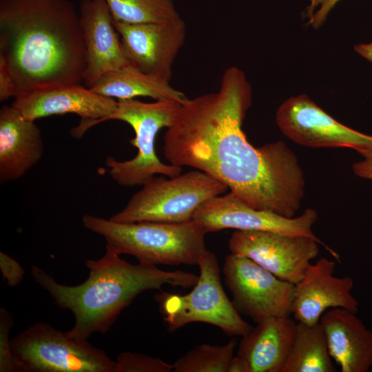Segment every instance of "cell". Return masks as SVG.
I'll list each match as a JSON object with an SVG mask.
<instances>
[{
	"mask_svg": "<svg viewBox=\"0 0 372 372\" xmlns=\"http://www.w3.org/2000/svg\"><path fill=\"white\" fill-rule=\"evenodd\" d=\"M251 101L245 73L227 68L218 92L181 103L165 133V156L219 180L252 208L293 218L304 197L302 169L283 141L258 147L248 141L242 126Z\"/></svg>",
	"mask_w": 372,
	"mask_h": 372,
	"instance_id": "obj_1",
	"label": "cell"
},
{
	"mask_svg": "<svg viewBox=\"0 0 372 372\" xmlns=\"http://www.w3.org/2000/svg\"><path fill=\"white\" fill-rule=\"evenodd\" d=\"M0 59L16 96L81 84L86 59L79 10L70 0H0Z\"/></svg>",
	"mask_w": 372,
	"mask_h": 372,
	"instance_id": "obj_2",
	"label": "cell"
},
{
	"mask_svg": "<svg viewBox=\"0 0 372 372\" xmlns=\"http://www.w3.org/2000/svg\"><path fill=\"white\" fill-rule=\"evenodd\" d=\"M99 260L86 259L88 278L81 285L68 286L56 282L43 269L32 265L34 281L45 289L60 307L71 311L74 324L67 334L87 340L95 332H107L121 312L142 292L173 287H193L198 276L180 270L164 271L154 265L132 264L106 245Z\"/></svg>",
	"mask_w": 372,
	"mask_h": 372,
	"instance_id": "obj_3",
	"label": "cell"
},
{
	"mask_svg": "<svg viewBox=\"0 0 372 372\" xmlns=\"http://www.w3.org/2000/svg\"><path fill=\"white\" fill-rule=\"evenodd\" d=\"M83 226L103 236L106 245L120 255L134 256L138 262L151 265H198L207 250V234L196 220L171 223L160 222L118 223L85 214Z\"/></svg>",
	"mask_w": 372,
	"mask_h": 372,
	"instance_id": "obj_4",
	"label": "cell"
},
{
	"mask_svg": "<svg viewBox=\"0 0 372 372\" xmlns=\"http://www.w3.org/2000/svg\"><path fill=\"white\" fill-rule=\"evenodd\" d=\"M181 103L174 100H158L144 103L136 99L118 100L116 110L103 121L118 120L129 124L135 137L130 143L137 154L125 161L108 158L106 165L112 178L123 187L143 185L156 174L178 176L182 167L162 163L155 152V139L159 131L173 123Z\"/></svg>",
	"mask_w": 372,
	"mask_h": 372,
	"instance_id": "obj_5",
	"label": "cell"
},
{
	"mask_svg": "<svg viewBox=\"0 0 372 372\" xmlns=\"http://www.w3.org/2000/svg\"><path fill=\"white\" fill-rule=\"evenodd\" d=\"M142 186L110 220L118 223L189 222L203 203L228 189L223 183L197 169L169 178L154 176Z\"/></svg>",
	"mask_w": 372,
	"mask_h": 372,
	"instance_id": "obj_6",
	"label": "cell"
},
{
	"mask_svg": "<svg viewBox=\"0 0 372 372\" xmlns=\"http://www.w3.org/2000/svg\"><path fill=\"white\" fill-rule=\"evenodd\" d=\"M198 266V280L189 293L162 291L155 295L167 329L175 331L189 323L200 322L214 325L229 336L247 335L253 327L241 318L225 293L216 256L207 249Z\"/></svg>",
	"mask_w": 372,
	"mask_h": 372,
	"instance_id": "obj_7",
	"label": "cell"
},
{
	"mask_svg": "<svg viewBox=\"0 0 372 372\" xmlns=\"http://www.w3.org/2000/svg\"><path fill=\"white\" fill-rule=\"evenodd\" d=\"M14 371L115 372L116 361L87 340L39 322L11 340Z\"/></svg>",
	"mask_w": 372,
	"mask_h": 372,
	"instance_id": "obj_8",
	"label": "cell"
},
{
	"mask_svg": "<svg viewBox=\"0 0 372 372\" xmlns=\"http://www.w3.org/2000/svg\"><path fill=\"white\" fill-rule=\"evenodd\" d=\"M223 273L240 313L256 323L292 314L293 284L238 254H230L225 258Z\"/></svg>",
	"mask_w": 372,
	"mask_h": 372,
	"instance_id": "obj_9",
	"label": "cell"
},
{
	"mask_svg": "<svg viewBox=\"0 0 372 372\" xmlns=\"http://www.w3.org/2000/svg\"><path fill=\"white\" fill-rule=\"evenodd\" d=\"M317 219L318 214L311 208H307L296 218H286L271 211L256 209L231 192L205 201L193 216V220L198 222L207 234L225 229H235L307 236L324 246L336 260H339V255L327 247L313 232L312 226Z\"/></svg>",
	"mask_w": 372,
	"mask_h": 372,
	"instance_id": "obj_10",
	"label": "cell"
},
{
	"mask_svg": "<svg viewBox=\"0 0 372 372\" xmlns=\"http://www.w3.org/2000/svg\"><path fill=\"white\" fill-rule=\"evenodd\" d=\"M309 237L269 231L236 230L228 242L231 254L245 256L278 278L297 283L319 254Z\"/></svg>",
	"mask_w": 372,
	"mask_h": 372,
	"instance_id": "obj_11",
	"label": "cell"
},
{
	"mask_svg": "<svg viewBox=\"0 0 372 372\" xmlns=\"http://www.w3.org/2000/svg\"><path fill=\"white\" fill-rule=\"evenodd\" d=\"M276 122L296 143L311 147L372 148V136L338 122L309 96H292L278 107Z\"/></svg>",
	"mask_w": 372,
	"mask_h": 372,
	"instance_id": "obj_12",
	"label": "cell"
},
{
	"mask_svg": "<svg viewBox=\"0 0 372 372\" xmlns=\"http://www.w3.org/2000/svg\"><path fill=\"white\" fill-rule=\"evenodd\" d=\"M12 105L25 118L33 121L53 115L77 114L81 121L71 133L74 137H81L88 129L112 114L117 101L79 84L27 92L16 96Z\"/></svg>",
	"mask_w": 372,
	"mask_h": 372,
	"instance_id": "obj_13",
	"label": "cell"
},
{
	"mask_svg": "<svg viewBox=\"0 0 372 372\" xmlns=\"http://www.w3.org/2000/svg\"><path fill=\"white\" fill-rule=\"evenodd\" d=\"M113 22L129 63L169 81L172 65L186 37V25L180 17L159 23Z\"/></svg>",
	"mask_w": 372,
	"mask_h": 372,
	"instance_id": "obj_14",
	"label": "cell"
},
{
	"mask_svg": "<svg viewBox=\"0 0 372 372\" xmlns=\"http://www.w3.org/2000/svg\"><path fill=\"white\" fill-rule=\"evenodd\" d=\"M335 262L322 258L311 263L302 278L294 285L292 314L296 320L308 325L320 322L328 309L344 308L356 313L358 302L351 295V277L333 276Z\"/></svg>",
	"mask_w": 372,
	"mask_h": 372,
	"instance_id": "obj_15",
	"label": "cell"
},
{
	"mask_svg": "<svg viewBox=\"0 0 372 372\" xmlns=\"http://www.w3.org/2000/svg\"><path fill=\"white\" fill-rule=\"evenodd\" d=\"M78 10L85 48L83 83L90 87L103 74L130 63L105 1L81 0Z\"/></svg>",
	"mask_w": 372,
	"mask_h": 372,
	"instance_id": "obj_16",
	"label": "cell"
},
{
	"mask_svg": "<svg viewBox=\"0 0 372 372\" xmlns=\"http://www.w3.org/2000/svg\"><path fill=\"white\" fill-rule=\"evenodd\" d=\"M41 131L12 105L0 110V182L23 177L43 154Z\"/></svg>",
	"mask_w": 372,
	"mask_h": 372,
	"instance_id": "obj_17",
	"label": "cell"
},
{
	"mask_svg": "<svg viewBox=\"0 0 372 372\" xmlns=\"http://www.w3.org/2000/svg\"><path fill=\"white\" fill-rule=\"evenodd\" d=\"M320 323L329 354L342 372H367L372 366V332L353 313L333 308Z\"/></svg>",
	"mask_w": 372,
	"mask_h": 372,
	"instance_id": "obj_18",
	"label": "cell"
},
{
	"mask_svg": "<svg viewBox=\"0 0 372 372\" xmlns=\"http://www.w3.org/2000/svg\"><path fill=\"white\" fill-rule=\"evenodd\" d=\"M296 324L289 316L272 317L258 322L242 337L238 355L247 361L250 372H282Z\"/></svg>",
	"mask_w": 372,
	"mask_h": 372,
	"instance_id": "obj_19",
	"label": "cell"
},
{
	"mask_svg": "<svg viewBox=\"0 0 372 372\" xmlns=\"http://www.w3.org/2000/svg\"><path fill=\"white\" fill-rule=\"evenodd\" d=\"M89 88L100 95L118 100L147 96L156 101L170 99L183 103L188 99L169 81L144 72L131 64L103 74Z\"/></svg>",
	"mask_w": 372,
	"mask_h": 372,
	"instance_id": "obj_20",
	"label": "cell"
},
{
	"mask_svg": "<svg viewBox=\"0 0 372 372\" xmlns=\"http://www.w3.org/2000/svg\"><path fill=\"white\" fill-rule=\"evenodd\" d=\"M336 371L320 323L296 324L294 339L282 372Z\"/></svg>",
	"mask_w": 372,
	"mask_h": 372,
	"instance_id": "obj_21",
	"label": "cell"
},
{
	"mask_svg": "<svg viewBox=\"0 0 372 372\" xmlns=\"http://www.w3.org/2000/svg\"><path fill=\"white\" fill-rule=\"evenodd\" d=\"M113 20L126 23H159L180 17L172 0H105Z\"/></svg>",
	"mask_w": 372,
	"mask_h": 372,
	"instance_id": "obj_22",
	"label": "cell"
},
{
	"mask_svg": "<svg viewBox=\"0 0 372 372\" xmlns=\"http://www.w3.org/2000/svg\"><path fill=\"white\" fill-rule=\"evenodd\" d=\"M237 342L231 339L226 344L198 345L173 364L174 372H227Z\"/></svg>",
	"mask_w": 372,
	"mask_h": 372,
	"instance_id": "obj_23",
	"label": "cell"
},
{
	"mask_svg": "<svg viewBox=\"0 0 372 372\" xmlns=\"http://www.w3.org/2000/svg\"><path fill=\"white\" fill-rule=\"evenodd\" d=\"M173 364L142 353L122 352L116 360L115 372H170Z\"/></svg>",
	"mask_w": 372,
	"mask_h": 372,
	"instance_id": "obj_24",
	"label": "cell"
},
{
	"mask_svg": "<svg viewBox=\"0 0 372 372\" xmlns=\"http://www.w3.org/2000/svg\"><path fill=\"white\" fill-rule=\"evenodd\" d=\"M14 325L12 316L4 308L0 309V371H14L11 340L9 335Z\"/></svg>",
	"mask_w": 372,
	"mask_h": 372,
	"instance_id": "obj_25",
	"label": "cell"
},
{
	"mask_svg": "<svg viewBox=\"0 0 372 372\" xmlns=\"http://www.w3.org/2000/svg\"><path fill=\"white\" fill-rule=\"evenodd\" d=\"M340 0H309V5L307 7L305 16L308 19V25L313 28H319L326 21V19Z\"/></svg>",
	"mask_w": 372,
	"mask_h": 372,
	"instance_id": "obj_26",
	"label": "cell"
},
{
	"mask_svg": "<svg viewBox=\"0 0 372 372\" xmlns=\"http://www.w3.org/2000/svg\"><path fill=\"white\" fill-rule=\"evenodd\" d=\"M0 269L7 285H18L23 280L25 271L21 265L6 254L0 252Z\"/></svg>",
	"mask_w": 372,
	"mask_h": 372,
	"instance_id": "obj_27",
	"label": "cell"
},
{
	"mask_svg": "<svg viewBox=\"0 0 372 372\" xmlns=\"http://www.w3.org/2000/svg\"><path fill=\"white\" fill-rule=\"evenodd\" d=\"M356 151L364 159L353 164V172L358 177L372 180V148H361Z\"/></svg>",
	"mask_w": 372,
	"mask_h": 372,
	"instance_id": "obj_28",
	"label": "cell"
},
{
	"mask_svg": "<svg viewBox=\"0 0 372 372\" xmlns=\"http://www.w3.org/2000/svg\"><path fill=\"white\" fill-rule=\"evenodd\" d=\"M16 96L14 84L4 61L0 59V101Z\"/></svg>",
	"mask_w": 372,
	"mask_h": 372,
	"instance_id": "obj_29",
	"label": "cell"
},
{
	"mask_svg": "<svg viewBox=\"0 0 372 372\" xmlns=\"http://www.w3.org/2000/svg\"><path fill=\"white\" fill-rule=\"evenodd\" d=\"M227 372H250L247 361L237 355L229 362Z\"/></svg>",
	"mask_w": 372,
	"mask_h": 372,
	"instance_id": "obj_30",
	"label": "cell"
},
{
	"mask_svg": "<svg viewBox=\"0 0 372 372\" xmlns=\"http://www.w3.org/2000/svg\"><path fill=\"white\" fill-rule=\"evenodd\" d=\"M354 50L361 56L372 63V41L368 43L356 45Z\"/></svg>",
	"mask_w": 372,
	"mask_h": 372,
	"instance_id": "obj_31",
	"label": "cell"
}]
</instances>
